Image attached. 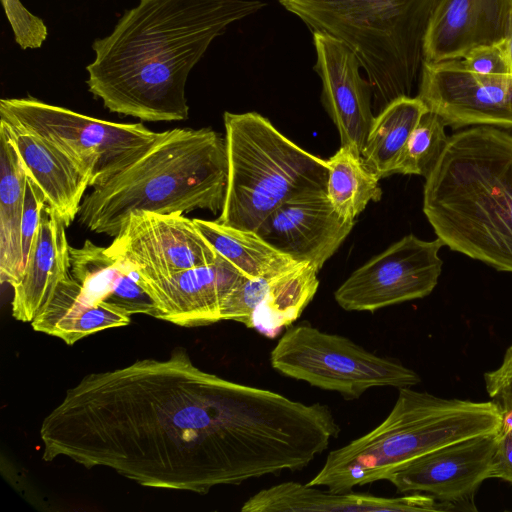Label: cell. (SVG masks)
<instances>
[{"mask_svg":"<svg viewBox=\"0 0 512 512\" xmlns=\"http://www.w3.org/2000/svg\"><path fill=\"white\" fill-rule=\"evenodd\" d=\"M324 404L206 372L187 352L90 373L40 427L45 461L63 456L152 488L208 493L307 467L328 446Z\"/></svg>","mask_w":512,"mask_h":512,"instance_id":"obj_1","label":"cell"},{"mask_svg":"<svg viewBox=\"0 0 512 512\" xmlns=\"http://www.w3.org/2000/svg\"><path fill=\"white\" fill-rule=\"evenodd\" d=\"M259 0H139L92 44L89 91L111 112L143 121L188 119L189 73L226 28Z\"/></svg>","mask_w":512,"mask_h":512,"instance_id":"obj_2","label":"cell"},{"mask_svg":"<svg viewBox=\"0 0 512 512\" xmlns=\"http://www.w3.org/2000/svg\"><path fill=\"white\" fill-rule=\"evenodd\" d=\"M423 212L444 246L512 273V133L472 126L449 136L425 178Z\"/></svg>","mask_w":512,"mask_h":512,"instance_id":"obj_3","label":"cell"},{"mask_svg":"<svg viewBox=\"0 0 512 512\" xmlns=\"http://www.w3.org/2000/svg\"><path fill=\"white\" fill-rule=\"evenodd\" d=\"M228 176L225 138L211 128H173L134 163L84 196L79 222L115 237L131 212L190 213L223 207Z\"/></svg>","mask_w":512,"mask_h":512,"instance_id":"obj_4","label":"cell"},{"mask_svg":"<svg viewBox=\"0 0 512 512\" xmlns=\"http://www.w3.org/2000/svg\"><path fill=\"white\" fill-rule=\"evenodd\" d=\"M398 390L388 416L371 431L332 450L308 485L351 491L387 480L407 463L444 445L501 428V411L491 400L446 399L411 387Z\"/></svg>","mask_w":512,"mask_h":512,"instance_id":"obj_5","label":"cell"},{"mask_svg":"<svg viewBox=\"0 0 512 512\" xmlns=\"http://www.w3.org/2000/svg\"><path fill=\"white\" fill-rule=\"evenodd\" d=\"M439 0H278L312 32L344 42L372 89L373 111L411 96L423 64V43Z\"/></svg>","mask_w":512,"mask_h":512,"instance_id":"obj_6","label":"cell"},{"mask_svg":"<svg viewBox=\"0 0 512 512\" xmlns=\"http://www.w3.org/2000/svg\"><path fill=\"white\" fill-rule=\"evenodd\" d=\"M228 176L217 222L256 231L285 201L326 190V160L302 149L256 112L223 115Z\"/></svg>","mask_w":512,"mask_h":512,"instance_id":"obj_7","label":"cell"},{"mask_svg":"<svg viewBox=\"0 0 512 512\" xmlns=\"http://www.w3.org/2000/svg\"><path fill=\"white\" fill-rule=\"evenodd\" d=\"M280 374L358 399L374 387H413L420 376L400 361L379 356L351 339L310 324L290 325L270 353Z\"/></svg>","mask_w":512,"mask_h":512,"instance_id":"obj_8","label":"cell"},{"mask_svg":"<svg viewBox=\"0 0 512 512\" xmlns=\"http://www.w3.org/2000/svg\"><path fill=\"white\" fill-rule=\"evenodd\" d=\"M0 119L18 124L60 147L99 186L139 159L162 135L142 123H117L38 99L3 98Z\"/></svg>","mask_w":512,"mask_h":512,"instance_id":"obj_9","label":"cell"},{"mask_svg":"<svg viewBox=\"0 0 512 512\" xmlns=\"http://www.w3.org/2000/svg\"><path fill=\"white\" fill-rule=\"evenodd\" d=\"M443 243L409 234L356 269L335 291L337 304L346 311L378 309L421 299L438 284Z\"/></svg>","mask_w":512,"mask_h":512,"instance_id":"obj_10","label":"cell"},{"mask_svg":"<svg viewBox=\"0 0 512 512\" xmlns=\"http://www.w3.org/2000/svg\"><path fill=\"white\" fill-rule=\"evenodd\" d=\"M106 248L147 280L212 264L219 258L193 219L181 212H131Z\"/></svg>","mask_w":512,"mask_h":512,"instance_id":"obj_11","label":"cell"},{"mask_svg":"<svg viewBox=\"0 0 512 512\" xmlns=\"http://www.w3.org/2000/svg\"><path fill=\"white\" fill-rule=\"evenodd\" d=\"M418 95L453 129L492 126L512 130V75H479L461 59L423 62Z\"/></svg>","mask_w":512,"mask_h":512,"instance_id":"obj_12","label":"cell"},{"mask_svg":"<svg viewBox=\"0 0 512 512\" xmlns=\"http://www.w3.org/2000/svg\"><path fill=\"white\" fill-rule=\"evenodd\" d=\"M499 430L462 439L407 463L387 478L400 493H424L476 511L473 498L489 478Z\"/></svg>","mask_w":512,"mask_h":512,"instance_id":"obj_13","label":"cell"},{"mask_svg":"<svg viewBox=\"0 0 512 512\" xmlns=\"http://www.w3.org/2000/svg\"><path fill=\"white\" fill-rule=\"evenodd\" d=\"M312 35L313 69L322 82V104L339 132L341 146L361 156L375 117L370 82L361 76V64L344 42L320 31Z\"/></svg>","mask_w":512,"mask_h":512,"instance_id":"obj_14","label":"cell"},{"mask_svg":"<svg viewBox=\"0 0 512 512\" xmlns=\"http://www.w3.org/2000/svg\"><path fill=\"white\" fill-rule=\"evenodd\" d=\"M354 223L343 220L327 191L320 190L285 201L255 232L281 253L319 271L344 242Z\"/></svg>","mask_w":512,"mask_h":512,"instance_id":"obj_15","label":"cell"},{"mask_svg":"<svg viewBox=\"0 0 512 512\" xmlns=\"http://www.w3.org/2000/svg\"><path fill=\"white\" fill-rule=\"evenodd\" d=\"M243 276L219 255L212 264L167 277L139 279L155 303L156 318L183 327H197L221 321L224 299Z\"/></svg>","mask_w":512,"mask_h":512,"instance_id":"obj_16","label":"cell"},{"mask_svg":"<svg viewBox=\"0 0 512 512\" xmlns=\"http://www.w3.org/2000/svg\"><path fill=\"white\" fill-rule=\"evenodd\" d=\"M512 0H439L423 43V62L462 59L506 38Z\"/></svg>","mask_w":512,"mask_h":512,"instance_id":"obj_17","label":"cell"},{"mask_svg":"<svg viewBox=\"0 0 512 512\" xmlns=\"http://www.w3.org/2000/svg\"><path fill=\"white\" fill-rule=\"evenodd\" d=\"M242 512H412L462 511L455 503L443 502L424 493L383 497L351 491L335 492L295 481L262 489L246 500Z\"/></svg>","mask_w":512,"mask_h":512,"instance_id":"obj_18","label":"cell"},{"mask_svg":"<svg viewBox=\"0 0 512 512\" xmlns=\"http://www.w3.org/2000/svg\"><path fill=\"white\" fill-rule=\"evenodd\" d=\"M0 129L14 145L27 176L68 227L91 187V172L57 145L18 124L0 119Z\"/></svg>","mask_w":512,"mask_h":512,"instance_id":"obj_19","label":"cell"},{"mask_svg":"<svg viewBox=\"0 0 512 512\" xmlns=\"http://www.w3.org/2000/svg\"><path fill=\"white\" fill-rule=\"evenodd\" d=\"M66 226L47 203L22 275L13 289L12 315L32 322L52 298L59 283L70 274V246Z\"/></svg>","mask_w":512,"mask_h":512,"instance_id":"obj_20","label":"cell"},{"mask_svg":"<svg viewBox=\"0 0 512 512\" xmlns=\"http://www.w3.org/2000/svg\"><path fill=\"white\" fill-rule=\"evenodd\" d=\"M130 320V315L104 301L92 303L69 274L31 324L35 331L56 336L72 345L95 332L128 325Z\"/></svg>","mask_w":512,"mask_h":512,"instance_id":"obj_21","label":"cell"},{"mask_svg":"<svg viewBox=\"0 0 512 512\" xmlns=\"http://www.w3.org/2000/svg\"><path fill=\"white\" fill-rule=\"evenodd\" d=\"M26 179L14 145L0 129V280L9 285L23 272L21 224Z\"/></svg>","mask_w":512,"mask_h":512,"instance_id":"obj_22","label":"cell"},{"mask_svg":"<svg viewBox=\"0 0 512 512\" xmlns=\"http://www.w3.org/2000/svg\"><path fill=\"white\" fill-rule=\"evenodd\" d=\"M214 250L250 278H273L298 262L281 253L255 231L230 227L216 220L193 219Z\"/></svg>","mask_w":512,"mask_h":512,"instance_id":"obj_23","label":"cell"},{"mask_svg":"<svg viewBox=\"0 0 512 512\" xmlns=\"http://www.w3.org/2000/svg\"><path fill=\"white\" fill-rule=\"evenodd\" d=\"M427 110L419 97L403 96L374 117L361 153L372 173L380 179L393 174L412 131Z\"/></svg>","mask_w":512,"mask_h":512,"instance_id":"obj_24","label":"cell"},{"mask_svg":"<svg viewBox=\"0 0 512 512\" xmlns=\"http://www.w3.org/2000/svg\"><path fill=\"white\" fill-rule=\"evenodd\" d=\"M318 270L309 263L271 279L268 292L253 313L248 328L266 337H274L282 328L296 321L313 299L319 286Z\"/></svg>","mask_w":512,"mask_h":512,"instance_id":"obj_25","label":"cell"},{"mask_svg":"<svg viewBox=\"0 0 512 512\" xmlns=\"http://www.w3.org/2000/svg\"><path fill=\"white\" fill-rule=\"evenodd\" d=\"M326 162L327 196L343 220L355 222L370 201L381 199L380 178L366 167L360 155L348 147L340 146Z\"/></svg>","mask_w":512,"mask_h":512,"instance_id":"obj_26","label":"cell"},{"mask_svg":"<svg viewBox=\"0 0 512 512\" xmlns=\"http://www.w3.org/2000/svg\"><path fill=\"white\" fill-rule=\"evenodd\" d=\"M127 266L89 239L79 248L70 246V274L92 303L106 298Z\"/></svg>","mask_w":512,"mask_h":512,"instance_id":"obj_27","label":"cell"},{"mask_svg":"<svg viewBox=\"0 0 512 512\" xmlns=\"http://www.w3.org/2000/svg\"><path fill=\"white\" fill-rule=\"evenodd\" d=\"M445 127L440 116L427 110L412 131L393 174L420 175L426 178L448 142Z\"/></svg>","mask_w":512,"mask_h":512,"instance_id":"obj_28","label":"cell"},{"mask_svg":"<svg viewBox=\"0 0 512 512\" xmlns=\"http://www.w3.org/2000/svg\"><path fill=\"white\" fill-rule=\"evenodd\" d=\"M271 279L243 276L224 299L221 320L236 321L249 327L253 313L268 292Z\"/></svg>","mask_w":512,"mask_h":512,"instance_id":"obj_29","label":"cell"},{"mask_svg":"<svg viewBox=\"0 0 512 512\" xmlns=\"http://www.w3.org/2000/svg\"><path fill=\"white\" fill-rule=\"evenodd\" d=\"M103 301L130 316L146 314L156 317L157 315L152 297L142 286L139 274L129 265Z\"/></svg>","mask_w":512,"mask_h":512,"instance_id":"obj_30","label":"cell"},{"mask_svg":"<svg viewBox=\"0 0 512 512\" xmlns=\"http://www.w3.org/2000/svg\"><path fill=\"white\" fill-rule=\"evenodd\" d=\"M14 33L15 42L22 49L40 48L48 36L43 20L30 13L20 0H1Z\"/></svg>","mask_w":512,"mask_h":512,"instance_id":"obj_31","label":"cell"},{"mask_svg":"<svg viewBox=\"0 0 512 512\" xmlns=\"http://www.w3.org/2000/svg\"><path fill=\"white\" fill-rule=\"evenodd\" d=\"M468 71L479 75H512L506 38L469 50L461 59Z\"/></svg>","mask_w":512,"mask_h":512,"instance_id":"obj_32","label":"cell"},{"mask_svg":"<svg viewBox=\"0 0 512 512\" xmlns=\"http://www.w3.org/2000/svg\"><path fill=\"white\" fill-rule=\"evenodd\" d=\"M486 391L501 411L503 427L512 429V343L500 366L484 374Z\"/></svg>","mask_w":512,"mask_h":512,"instance_id":"obj_33","label":"cell"},{"mask_svg":"<svg viewBox=\"0 0 512 512\" xmlns=\"http://www.w3.org/2000/svg\"><path fill=\"white\" fill-rule=\"evenodd\" d=\"M46 204V198L40 187L27 176L25 189L24 211L21 224V248L23 270L28 259L29 252L34 243L40 224L42 209Z\"/></svg>","mask_w":512,"mask_h":512,"instance_id":"obj_34","label":"cell"},{"mask_svg":"<svg viewBox=\"0 0 512 512\" xmlns=\"http://www.w3.org/2000/svg\"><path fill=\"white\" fill-rule=\"evenodd\" d=\"M489 478H498L512 484V429H499L498 442L494 452Z\"/></svg>","mask_w":512,"mask_h":512,"instance_id":"obj_35","label":"cell"},{"mask_svg":"<svg viewBox=\"0 0 512 512\" xmlns=\"http://www.w3.org/2000/svg\"><path fill=\"white\" fill-rule=\"evenodd\" d=\"M506 40H507V45H508L510 68H511V74H512V11H511L510 18H509V25H508Z\"/></svg>","mask_w":512,"mask_h":512,"instance_id":"obj_36","label":"cell"},{"mask_svg":"<svg viewBox=\"0 0 512 512\" xmlns=\"http://www.w3.org/2000/svg\"><path fill=\"white\" fill-rule=\"evenodd\" d=\"M511 132H512V130H511Z\"/></svg>","mask_w":512,"mask_h":512,"instance_id":"obj_37","label":"cell"}]
</instances>
